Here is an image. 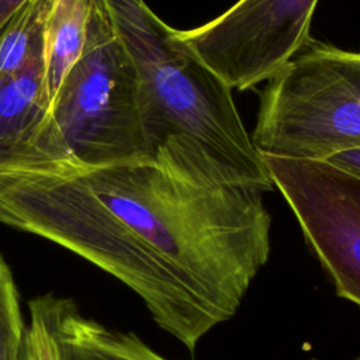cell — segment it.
I'll list each match as a JSON object with an SVG mask.
<instances>
[{"label": "cell", "mask_w": 360, "mask_h": 360, "mask_svg": "<svg viewBox=\"0 0 360 360\" xmlns=\"http://www.w3.org/2000/svg\"><path fill=\"white\" fill-rule=\"evenodd\" d=\"M68 301L52 292L31 300L20 360H68L62 339V321Z\"/></svg>", "instance_id": "8fae6325"}, {"label": "cell", "mask_w": 360, "mask_h": 360, "mask_svg": "<svg viewBox=\"0 0 360 360\" xmlns=\"http://www.w3.org/2000/svg\"><path fill=\"white\" fill-rule=\"evenodd\" d=\"M354 360H360V357H357V359H354Z\"/></svg>", "instance_id": "9a60e30c"}, {"label": "cell", "mask_w": 360, "mask_h": 360, "mask_svg": "<svg viewBox=\"0 0 360 360\" xmlns=\"http://www.w3.org/2000/svg\"><path fill=\"white\" fill-rule=\"evenodd\" d=\"M51 108L79 170L146 160L138 75L94 0L84 51Z\"/></svg>", "instance_id": "277c9868"}, {"label": "cell", "mask_w": 360, "mask_h": 360, "mask_svg": "<svg viewBox=\"0 0 360 360\" xmlns=\"http://www.w3.org/2000/svg\"><path fill=\"white\" fill-rule=\"evenodd\" d=\"M62 339L68 360H167L135 333L110 329L86 318L72 300L65 308Z\"/></svg>", "instance_id": "9c48e42d"}, {"label": "cell", "mask_w": 360, "mask_h": 360, "mask_svg": "<svg viewBox=\"0 0 360 360\" xmlns=\"http://www.w3.org/2000/svg\"><path fill=\"white\" fill-rule=\"evenodd\" d=\"M318 0H239L215 20L177 35L232 90L276 76L311 39Z\"/></svg>", "instance_id": "8992f818"}, {"label": "cell", "mask_w": 360, "mask_h": 360, "mask_svg": "<svg viewBox=\"0 0 360 360\" xmlns=\"http://www.w3.org/2000/svg\"><path fill=\"white\" fill-rule=\"evenodd\" d=\"M91 7L93 0L51 1L42 35V68L51 104L84 51Z\"/></svg>", "instance_id": "ba28073f"}, {"label": "cell", "mask_w": 360, "mask_h": 360, "mask_svg": "<svg viewBox=\"0 0 360 360\" xmlns=\"http://www.w3.org/2000/svg\"><path fill=\"white\" fill-rule=\"evenodd\" d=\"M51 1H28L0 31V82L42 58L44 25Z\"/></svg>", "instance_id": "30bf717a"}, {"label": "cell", "mask_w": 360, "mask_h": 360, "mask_svg": "<svg viewBox=\"0 0 360 360\" xmlns=\"http://www.w3.org/2000/svg\"><path fill=\"white\" fill-rule=\"evenodd\" d=\"M31 0H0V31Z\"/></svg>", "instance_id": "5bb4252c"}, {"label": "cell", "mask_w": 360, "mask_h": 360, "mask_svg": "<svg viewBox=\"0 0 360 360\" xmlns=\"http://www.w3.org/2000/svg\"><path fill=\"white\" fill-rule=\"evenodd\" d=\"M252 141L300 160L360 149V51L309 39L262 91Z\"/></svg>", "instance_id": "3957f363"}, {"label": "cell", "mask_w": 360, "mask_h": 360, "mask_svg": "<svg viewBox=\"0 0 360 360\" xmlns=\"http://www.w3.org/2000/svg\"><path fill=\"white\" fill-rule=\"evenodd\" d=\"M323 162H329V163L335 165L336 167L360 177V149L336 153Z\"/></svg>", "instance_id": "4fadbf2b"}, {"label": "cell", "mask_w": 360, "mask_h": 360, "mask_svg": "<svg viewBox=\"0 0 360 360\" xmlns=\"http://www.w3.org/2000/svg\"><path fill=\"white\" fill-rule=\"evenodd\" d=\"M25 332L14 276L0 255V360H20Z\"/></svg>", "instance_id": "7c38bea8"}, {"label": "cell", "mask_w": 360, "mask_h": 360, "mask_svg": "<svg viewBox=\"0 0 360 360\" xmlns=\"http://www.w3.org/2000/svg\"><path fill=\"white\" fill-rule=\"evenodd\" d=\"M139 82L146 160L202 184L274 186L232 90L143 0H94Z\"/></svg>", "instance_id": "7a4b0ae2"}, {"label": "cell", "mask_w": 360, "mask_h": 360, "mask_svg": "<svg viewBox=\"0 0 360 360\" xmlns=\"http://www.w3.org/2000/svg\"><path fill=\"white\" fill-rule=\"evenodd\" d=\"M77 173L52 115L42 58L0 82V174Z\"/></svg>", "instance_id": "52a82bcc"}, {"label": "cell", "mask_w": 360, "mask_h": 360, "mask_svg": "<svg viewBox=\"0 0 360 360\" xmlns=\"http://www.w3.org/2000/svg\"><path fill=\"white\" fill-rule=\"evenodd\" d=\"M260 158L336 294L360 307V177L329 162Z\"/></svg>", "instance_id": "5b68a950"}, {"label": "cell", "mask_w": 360, "mask_h": 360, "mask_svg": "<svg viewBox=\"0 0 360 360\" xmlns=\"http://www.w3.org/2000/svg\"><path fill=\"white\" fill-rule=\"evenodd\" d=\"M77 176L131 238L122 283L159 328L188 352L240 308L270 256L266 187L202 186L149 160L79 170Z\"/></svg>", "instance_id": "6da1fadb"}]
</instances>
